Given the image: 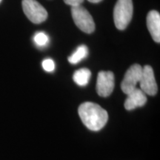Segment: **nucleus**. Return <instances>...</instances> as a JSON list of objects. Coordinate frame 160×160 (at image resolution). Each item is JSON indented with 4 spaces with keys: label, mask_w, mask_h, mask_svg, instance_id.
<instances>
[{
    "label": "nucleus",
    "mask_w": 160,
    "mask_h": 160,
    "mask_svg": "<svg viewBox=\"0 0 160 160\" xmlns=\"http://www.w3.org/2000/svg\"><path fill=\"white\" fill-rule=\"evenodd\" d=\"M88 53V50L87 46L80 45L77 48L74 53L68 57V62L71 64H74V65L79 63L80 61L87 57Z\"/></svg>",
    "instance_id": "11"
},
{
    "label": "nucleus",
    "mask_w": 160,
    "mask_h": 160,
    "mask_svg": "<svg viewBox=\"0 0 160 160\" xmlns=\"http://www.w3.org/2000/svg\"><path fill=\"white\" fill-rule=\"evenodd\" d=\"M140 89L145 94L154 96L158 91V87L156 82L153 70L151 66L145 65L142 68L141 79L139 80Z\"/></svg>",
    "instance_id": "7"
},
{
    "label": "nucleus",
    "mask_w": 160,
    "mask_h": 160,
    "mask_svg": "<svg viewBox=\"0 0 160 160\" xmlns=\"http://www.w3.org/2000/svg\"><path fill=\"white\" fill-rule=\"evenodd\" d=\"M65 4L71 5V7H74V6L80 5L83 2L84 0H64Z\"/></svg>",
    "instance_id": "14"
},
{
    "label": "nucleus",
    "mask_w": 160,
    "mask_h": 160,
    "mask_svg": "<svg viewBox=\"0 0 160 160\" xmlns=\"http://www.w3.org/2000/svg\"><path fill=\"white\" fill-rule=\"evenodd\" d=\"M142 67L138 64H134L126 71L125 77L121 83V88L125 94H128L136 88L137 84L141 79Z\"/></svg>",
    "instance_id": "5"
},
{
    "label": "nucleus",
    "mask_w": 160,
    "mask_h": 160,
    "mask_svg": "<svg viewBox=\"0 0 160 160\" xmlns=\"http://www.w3.org/2000/svg\"><path fill=\"white\" fill-rule=\"evenodd\" d=\"M78 112L84 125L91 131L101 130L108 119V114L105 109L97 104L90 102L82 104Z\"/></svg>",
    "instance_id": "1"
},
{
    "label": "nucleus",
    "mask_w": 160,
    "mask_h": 160,
    "mask_svg": "<svg viewBox=\"0 0 160 160\" xmlns=\"http://www.w3.org/2000/svg\"><path fill=\"white\" fill-rule=\"evenodd\" d=\"M147 102L146 94L139 88H136L128 94L125 102V108L128 111H131L137 108L142 107L145 105Z\"/></svg>",
    "instance_id": "8"
},
{
    "label": "nucleus",
    "mask_w": 160,
    "mask_h": 160,
    "mask_svg": "<svg viewBox=\"0 0 160 160\" xmlns=\"http://www.w3.org/2000/svg\"><path fill=\"white\" fill-rule=\"evenodd\" d=\"M22 4L25 16L33 23L40 24L47 19V11L37 0H22Z\"/></svg>",
    "instance_id": "4"
},
{
    "label": "nucleus",
    "mask_w": 160,
    "mask_h": 160,
    "mask_svg": "<svg viewBox=\"0 0 160 160\" xmlns=\"http://www.w3.org/2000/svg\"><path fill=\"white\" fill-rule=\"evenodd\" d=\"M88 1L90 2H91V3H98V2H101L102 0H88Z\"/></svg>",
    "instance_id": "15"
},
{
    "label": "nucleus",
    "mask_w": 160,
    "mask_h": 160,
    "mask_svg": "<svg viewBox=\"0 0 160 160\" xmlns=\"http://www.w3.org/2000/svg\"><path fill=\"white\" fill-rule=\"evenodd\" d=\"M71 14L76 25L86 33L95 31V23L88 11L81 5L71 7Z\"/></svg>",
    "instance_id": "3"
},
{
    "label": "nucleus",
    "mask_w": 160,
    "mask_h": 160,
    "mask_svg": "<svg viewBox=\"0 0 160 160\" xmlns=\"http://www.w3.org/2000/svg\"><path fill=\"white\" fill-rule=\"evenodd\" d=\"M2 2V0H0V2Z\"/></svg>",
    "instance_id": "16"
},
{
    "label": "nucleus",
    "mask_w": 160,
    "mask_h": 160,
    "mask_svg": "<svg viewBox=\"0 0 160 160\" xmlns=\"http://www.w3.org/2000/svg\"><path fill=\"white\" fill-rule=\"evenodd\" d=\"M91 77V72L88 68H81L77 70L73 73V79L78 85L85 86L88 85Z\"/></svg>",
    "instance_id": "10"
},
{
    "label": "nucleus",
    "mask_w": 160,
    "mask_h": 160,
    "mask_svg": "<svg viewBox=\"0 0 160 160\" xmlns=\"http://www.w3.org/2000/svg\"><path fill=\"white\" fill-rule=\"evenodd\" d=\"M133 5L132 0H118L113 10L115 26L119 30H125L133 17Z\"/></svg>",
    "instance_id": "2"
},
{
    "label": "nucleus",
    "mask_w": 160,
    "mask_h": 160,
    "mask_svg": "<svg viewBox=\"0 0 160 160\" xmlns=\"http://www.w3.org/2000/svg\"><path fill=\"white\" fill-rule=\"evenodd\" d=\"M33 41L37 44V45L42 47V46L47 45V43L49 41V38L44 32H39V33H36L34 37H33Z\"/></svg>",
    "instance_id": "12"
},
{
    "label": "nucleus",
    "mask_w": 160,
    "mask_h": 160,
    "mask_svg": "<svg viewBox=\"0 0 160 160\" xmlns=\"http://www.w3.org/2000/svg\"><path fill=\"white\" fill-rule=\"evenodd\" d=\"M147 27L156 42H160V14L157 11H151L147 16Z\"/></svg>",
    "instance_id": "9"
},
{
    "label": "nucleus",
    "mask_w": 160,
    "mask_h": 160,
    "mask_svg": "<svg viewBox=\"0 0 160 160\" xmlns=\"http://www.w3.org/2000/svg\"><path fill=\"white\" fill-rule=\"evenodd\" d=\"M42 68L45 71L52 72L55 69V64L54 62L51 59H45L42 62Z\"/></svg>",
    "instance_id": "13"
},
{
    "label": "nucleus",
    "mask_w": 160,
    "mask_h": 160,
    "mask_svg": "<svg viewBox=\"0 0 160 160\" xmlns=\"http://www.w3.org/2000/svg\"><path fill=\"white\" fill-rule=\"evenodd\" d=\"M114 74L111 71H100L97 81V93L102 97L110 96L114 89Z\"/></svg>",
    "instance_id": "6"
}]
</instances>
